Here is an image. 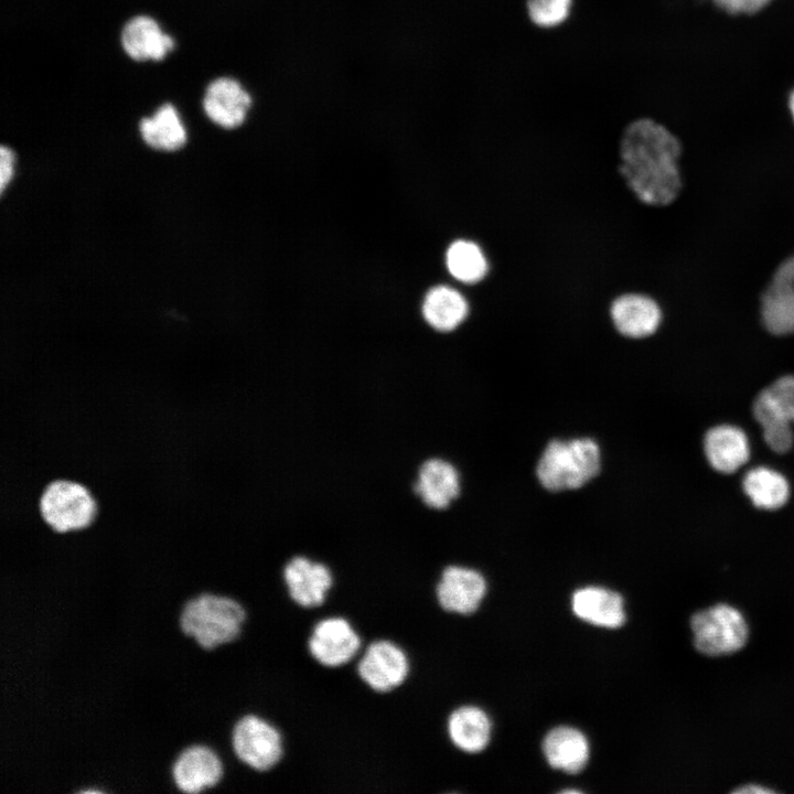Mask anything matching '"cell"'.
Segmentation results:
<instances>
[{"label":"cell","mask_w":794,"mask_h":794,"mask_svg":"<svg viewBox=\"0 0 794 794\" xmlns=\"http://www.w3.org/2000/svg\"><path fill=\"white\" fill-rule=\"evenodd\" d=\"M753 415L763 429L764 441L773 451L785 453L792 448V425L783 417L766 388L755 398Z\"/></svg>","instance_id":"cell-24"},{"label":"cell","mask_w":794,"mask_h":794,"mask_svg":"<svg viewBox=\"0 0 794 794\" xmlns=\"http://www.w3.org/2000/svg\"><path fill=\"white\" fill-rule=\"evenodd\" d=\"M143 141L152 149L174 151L186 141V130L179 112L171 104L161 105L151 117H144L139 124Z\"/></svg>","instance_id":"cell-21"},{"label":"cell","mask_w":794,"mask_h":794,"mask_svg":"<svg viewBox=\"0 0 794 794\" xmlns=\"http://www.w3.org/2000/svg\"><path fill=\"white\" fill-rule=\"evenodd\" d=\"M255 106V95L239 78L225 75L213 79L203 97V109L216 126L234 130L243 126Z\"/></svg>","instance_id":"cell-8"},{"label":"cell","mask_w":794,"mask_h":794,"mask_svg":"<svg viewBox=\"0 0 794 794\" xmlns=\"http://www.w3.org/2000/svg\"><path fill=\"white\" fill-rule=\"evenodd\" d=\"M362 640L344 618L331 616L319 621L308 641L311 656L325 667H339L358 653Z\"/></svg>","instance_id":"cell-12"},{"label":"cell","mask_w":794,"mask_h":794,"mask_svg":"<svg viewBox=\"0 0 794 794\" xmlns=\"http://www.w3.org/2000/svg\"><path fill=\"white\" fill-rule=\"evenodd\" d=\"M14 174V153L6 146L0 148V191L4 192L6 187L12 180Z\"/></svg>","instance_id":"cell-28"},{"label":"cell","mask_w":794,"mask_h":794,"mask_svg":"<svg viewBox=\"0 0 794 794\" xmlns=\"http://www.w3.org/2000/svg\"><path fill=\"white\" fill-rule=\"evenodd\" d=\"M705 454L710 465L721 473H733L750 457V444L743 430L731 425L711 428L705 437Z\"/></svg>","instance_id":"cell-17"},{"label":"cell","mask_w":794,"mask_h":794,"mask_svg":"<svg viewBox=\"0 0 794 794\" xmlns=\"http://www.w3.org/2000/svg\"><path fill=\"white\" fill-rule=\"evenodd\" d=\"M468 312L469 307L464 297L447 286L430 289L422 304L426 323L441 333L455 330L465 320Z\"/></svg>","instance_id":"cell-20"},{"label":"cell","mask_w":794,"mask_h":794,"mask_svg":"<svg viewBox=\"0 0 794 794\" xmlns=\"http://www.w3.org/2000/svg\"><path fill=\"white\" fill-rule=\"evenodd\" d=\"M485 589V580L480 572L451 565L443 569L436 594L446 611L470 614L478 609Z\"/></svg>","instance_id":"cell-14"},{"label":"cell","mask_w":794,"mask_h":794,"mask_svg":"<svg viewBox=\"0 0 794 794\" xmlns=\"http://www.w3.org/2000/svg\"><path fill=\"white\" fill-rule=\"evenodd\" d=\"M171 774L179 793L202 794L219 783L224 765L216 751L196 743L179 752L172 763Z\"/></svg>","instance_id":"cell-11"},{"label":"cell","mask_w":794,"mask_h":794,"mask_svg":"<svg viewBox=\"0 0 794 794\" xmlns=\"http://www.w3.org/2000/svg\"><path fill=\"white\" fill-rule=\"evenodd\" d=\"M543 750L552 768L571 774L580 772L589 758L586 737L570 727L552 729L544 740Z\"/></svg>","instance_id":"cell-19"},{"label":"cell","mask_w":794,"mask_h":794,"mask_svg":"<svg viewBox=\"0 0 794 794\" xmlns=\"http://www.w3.org/2000/svg\"><path fill=\"white\" fill-rule=\"evenodd\" d=\"M125 52L136 61H160L174 47V40L147 15L131 18L121 32Z\"/></svg>","instance_id":"cell-16"},{"label":"cell","mask_w":794,"mask_h":794,"mask_svg":"<svg viewBox=\"0 0 794 794\" xmlns=\"http://www.w3.org/2000/svg\"><path fill=\"white\" fill-rule=\"evenodd\" d=\"M281 577L290 598L302 608L322 605L334 582L329 564L307 554L290 556L281 568Z\"/></svg>","instance_id":"cell-7"},{"label":"cell","mask_w":794,"mask_h":794,"mask_svg":"<svg viewBox=\"0 0 794 794\" xmlns=\"http://www.w3.org/2000/svg\"><path fill=\"white\" fill-rule=\"evenodd\" d=\"M600 461L599 446L590 438L552 440L538 461L537 478L549 491L576 490L598 474Z\"/></svg>","instance_id":"cell-3"},{"label":"cell","mask_w":794,"mask_h":794,"mask_svg":"<svg viewBox=\"0 0 794 794\" xmlns=\"http://www.w3.org/2000/svg\"><path fill=\"white\" fill-rule=\"evenodd\" d=\"M743 491L752 503L763 509H776L783 506L790 495L786 479L777 471L766 466L749 470L742 481Z\"/></svg>","instance_id":"cell-23"},{"label":"cell","mask_w":794,"mask_h":794,"mask_svg":"<svg viewBox=\"0 0 794 794\" xmlns=\"http://www.w3.org/2000/svg\"><path fill=\"white\" fill-rule=\"evenodd\" d=\"M572 610L583 621L598 626L619 627L625 621L621 596L599 587L578 590L572 597Z\"/></svg>","instance_id":"cell-18"},{"label":"cell","mask_w":794,"mask_h":794,"mask_svg":"<svg viewBox=\"0 0 794 794\" xmlns=\"http://www.w3.org/2000/svg\"><path fill=\"white\" fill-rule=\"evenodd\" d=\"M695 647L708 656L739 651L748 640V625L733 607L717 604L697 612L690 621Z\"/></svg>","instance_id":"cell-6"},{"label":"cell","mask_w":794,"mask_h":794,"mask_svg":"<svg viewBox=\"0 0 794 794\" xmlns=\"http://www.w3.org/2000/svg\"><path fill=\"white\" fill-rule=\"evenodd\" d=\"M783 417L794 425V376L776 379L766 388Z\"/></svg>","instance_id":"cell-27"},{"label":"cell","mask_w":794,"mask_h":794,"mask_svg":"<svg viewBox=\"0 0 794 794\" xmlns=\"http://www.w3.org/2000/svg\"><path fill=\"white\" fill-rule=\"evenodd\" d=\"M448 732L455 747L474 753L487 745L491 723L484 711L476 707L464 706L450 715Z\"/></svg>","instance_id":"cell-22"},{"label":"cell","mask_w":794,"mask_h":794,"mask_svg":"<svg viewBox=\"0 0 794 794\" xmlns=\"http://www.w3.org/2000/svg\"><path fill=\"white\" fill-rule=\"evenodd\" d=\"M360 678L376 693H388L403 685L409 674L406 653L394 642H372L357 663Z\"/></svg>","instance_id":"cell-10"},{"label":"cell","mask_w":794,"mask_h":794,"mask_svg":"<svg viewBox=\"0 0 794 794\" xmlns=\"http://www.w3.org/2000/svg\"><path fill=\"white\" fill-rule=\"evenodd\" d=\"M230 743L235 757L257 773L271 770L283 755L281 733L255 712L245 713L235 722Z\"/></svg>","instance_id":"cell-5"},{"label":"cell","mask_w":794,"mask_h":794,"mask_svg":"<svg viewBox=\"0 0 794 794\" xmlns=\"http://www.w3.org/2000/svg\"><path fill=\"white\" fill-rule=\"evenodd\" d=\"M610 312L615 329L622 335L633 339L652 335L662 320L658 304L652 298L637 293L616 298Z\"/></svg>","instance_id":"cell-15"},{"label":"cell","mask_w":794,"mask_h":794,"mask_svg":"<svg viewBox=\"0 0 794 794\" xmlns=\"http://www.w3.org/2000/svg\"><path fill=\"white\" fill-rule=\"evenodd\" d=\"M37 511L47 527L66 534L92 526L98 515V503L83 482L56 478L43 487L37 498Z\"/></svg>","instance_id":"cell-4"},{"label":"cell","mask_w":794,"mask_h":794,"mask_svg":"<svg viewBox=\"0 0 794 794\" xmlns=\"http://www.w3.org/2000/svg\"><path fill=\"white\" fill-rule=\"evenodd\" d=\"M446 265L457 280L474 283L484 278L487 262L480 247L470 240H455L446 254Z\"/></svg>","instance_id":"cell-25"},{"label":"cell","mask_w":794,"mask_h":794,"mask_svg":"<svg viewBox=\"0 0 794 794\" xmlns=\"http://www.w3.org/2000/svg\"><path fill=\"white\" fill-rule=\"evenodd\" d=\"M761 316L771 333H794V256L780 265L763 292Z\"/></svg>","instance_id":"cell-13"},{"label":"cell","mask_w":794,"mask_h":794,"mask_svg":"<svg viewBox=\"0 0 794 794\" xmlns=\"http://www.w3.org/2000/svg\"><path fill=\"white\" fill-rule=\"evenodd\" d=\"M773 790L766 788L764 786H759L757 784H748L742 787H739L734 791V793H743V794H751V793H773Z\"/></svg>","instance_id":"cell-29"},{"label":"cell","mask_w":794,"mask_h":794,"mask_svg":"<svg viewBox=\"0 0 794 794\" xmlns=\"http://www.w3.org/2000/svg\"><path fill=\"white\" fill-rule=\"evenodd\" d=\"M680 153L679 140L669 130L652 119H639L622 135L619 172L641 202L668 205L682 189Z\"/></svg>","instance_id":"cell-1"},{"label":"cell","mask_w":794,"mask_h":794,"mask_svg":"<svg viewBox=\"0 0 794 794\" xmlns=\"http://www.w3.org/2000/svg\"><path fill=\"white\" fill-rule=\"evenodd\" d=\"M461 474L457 465L442 455L426 458L418 465L412 483L416 497L428 509L444 512L461 495Z\"/></svg>","instance_id":"cell-9"},{"label":"cell","mask_w":794,"mask_h":794,"mask_svg":"<svg viewBox=\"0 0 794 794\" xmlns=\"http://www.w3.org/2000/svg\"><path fill=\"white\" fill-rule=\"evenodd\" d=\"M247 610L237 599L203 592L189 599L180 613L181 631L204 650L236 641L242 634Z\"/></svg>","instance_id":"cell-2"},{"label":"cell","mask_w":794,"mask_h":794,"mask_svg":"<svg viewBox=\"0 0 794 794\" xmlns=\"http://www.w3.org/2000/svg\"><path fill=\"white\" fill-rule=\"evenodd\" d=\"M788 108H790L791 115L794 119V89L791 92V94L788 96Z\"/></svg>","instance_id":"cell-30"},{"label":"cell","mask_w":794,"mask_h":794,"mask_svg":"<svg viewBox=\"0 0 794 794\" xmlns=\"http://www.w3.org/2000/svg\"><path fill=\"white\" fill-rule=\"evenodd\" d=\"M571 4L572 0H528L527 11L536 25L550 28L566 20Z\"/></svg>","instance_id":"cell-26"}]
</instances>
